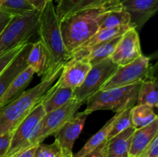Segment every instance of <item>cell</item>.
Returning a JSON list of instances; mask_svg holds the SVG:
<instances>
[{
  "mask_svg": "<svg viewBox=\"0 0 158 157\" xmlns=\"http://www.w3.org/2000/svg\"><path fill=\"white\" fill-rule=\"evenodd\" d=\"M63 65L49 69L39 84L26 90L19 97L0 108V135L14 131L38 104L43 103L49 89L61 75Z\"/></svg>",
  "mask_w": 158,
  "mask_h": 157,
  "instance_id": "obj_1",
  "label": "cell"
},
{
  "mask_svg": "<svg viewBox=\"0 0 158 157\" xmlns=\"http://www.w3.org/2000/svg\"><path fill=\"white\" fill-rule=\"evenodd\" d=\"M121 7L120 0H114L103 6L80 11L60 21L63 42L69 55L100 29L105 14Z\"/></svg>",
  "mask_w": 158,
  "mask_h": 157,
  "instance_id": "obj_2",
  "label": "cell"
},
{
  "mask_svg": "<svg viewBox=\"0 0 158 157\" xmlns=\"http://www.w3.org/2000/svg\"><path fill=\"white\" fill-rule=\"evenodd\" d=\"M39 41L49 57V69L64 65L70 58L63 42L60 19L53 0H49L41 11L38 21Z\"/></svg>",
  "mask_w": 158,
  "mask_h": 157,
  "instance_id": "obj_3",
  "label": "cell"
},
{
  "mask_svg": "<svg viewBox=\"0 0 158 157\" xmlns=\"http://www.w3.org/2000/svg\"><path fill=\"white\" fill-rule=\"evenodd\" d=\"M40 11L13 15L0 34V55L20 45L34 42L38 35Z\"/></svg>",
  "mask_w": 158,
  "mask_h": 157,
  "instance_id": "obj_4",
  "label": "cell"
},
{
  "mask_svg": "<svg viewBox=\"0 0 158 157\" xmlns=\"http://www.w3.org/2000/svg\"><path fill=\"white\" fill-rule=\"evenodd\" d=\"M143 82L108 90H100L87 100L85 112L89 115L97 110H112L120 112L137 103L139 90Z\"/></svg>",
  "mask_w": 158,
  "mask_h": 157,
  "instance_id": "obj_5",
  "label": "cell"
},
{
  "mask_svg": "<svg viewBox=\"0 0 158 157\" xmlns=\"http://www.w3.org/2000/svg\"><path fill=\"white\" fill-rule=\"evenodd\" d=\"M83 103L71 98L61 107L46 113L35 128L29 143V147L42 143L45 139L52 135L77 112Z\"/></svg>",
  "mask_w": 158,
  "mask_h": 157,
  "instance_id": "obj_6",
  "label": "cell"
},
{
  "mask_svg": "<svg viewBox=\"0 0 158 157\" xmlns=\"http://www.w3.org/2000/svg\"><path fill=\"white\" fill-rule=\"evenodd\" d=\"M154 77V69L150 63V58L142 55L129 64L118 66L115 73L103 85L100 90L123 87L146 81Z\"/></svg>",
  "mask_w": 158,
  "mask_h": 157,
  "instance_id": "obj_7",
  "label": "cell"
},
{
  "mask_svg": "<svg viewBox=\"0 0 158 157\" xmlns=\"http://www.w3.org/2000/svg\"><path fill=\"white\" fill-rule=\"evenodd\" d=\"M118 69V66L110 58L93 65L81 86L73 91V97L84 103L101 89Z\"/></svg>",
  "mask_w": 158,
  "mask_h": 157,
  "instance_id": "obj_8",
  "label": "cell"
},
{
  "mask_svg": "<svg viewBox=\"0 0 158 157\" xmlns=\"http://www.w3.org/2000/svg\"><path fill=\"white\" fill-rule=\"evenodd\" d=\"M45 115L46 112L41 103L37 105L30 113L18 125L13 131L10 146L6 157H10L19 151L29 147V143L32 134L40 120Z\"/></svg>",
  "mask_w": 158,
  "mask_h": 157,
  "instance_id": "obj_9",
  "label": "cell"
},
{
  "mask_svg": "<svg viewBox=\"0 0 158 157\" xmlns=\"http://www.w3.org/2000/svg\"><path fill=\"white\" fill-rule=\"evenodd\" d=\"M85 111L76 112L54 133L55 141L61 148L66 156L73 155V147L75 141L81 133L88 116Z\"/></svg>",
  "mask_w": 158,
  "mask_h": 157,
  "instance_id": "obj_10",
  "label": "cell"
},
{
  "mask_svg": "<svg viewBox=\"0 0 158 157\" xmlns=\"http://www.w3.org/2000/svg\"><path fill=\"white\" fill-rule=\"evenodd\" d=\"M142 55L138 32L135 28H131L122 35L110 58L118 66H123Z\"/></svg>",
  "mask_w": 158,
  "mask_h": 157,
  "instance_id": "obj_11",
  "label": "cell"
},
{
  "mask_svg": "<svg viewBox=\"0 0 158 157\" xmlns=\"http://www.w3.org/2000/svg\"><path fill=\"white\" fill-rule=\"evenodd\" d=\"M92 65L86 58H69L64 65L59 77V86L75 90L81 86L90 70Z\"/></svg>",
  "mask_w": 158,
  "mask_h": 157,
  "instance_id": "obj_12",
  "label": "cell"
},
{
  "mask_svg": "<svg viewBox=\"0 0 158 157\" xmlns=\"http://www.w3.org/2000/svg\"><path fill=\"white\" fill-rule=\"evenodd\" d=\"M123 9L131 15V24L141 29L157 12L158 0H120Z\"/></svg>",
  "mask_w": 158,
  "mask_h": 157,
  "instance_id": "obj_13",
  "label": "cell"
},
{
  "mask_svg": "<svg viewBox=\"0 0 158 157\" xmlns=\"http://www.w3.org/2000/svg\"><path fill=\"white\" fill-rule=\"evenodd\" d=\"M131 28L135 27L132 24H130L127 26H118V27L110 28V29H99L89 39L86 40L81 46L73 51L70 53L69 58L80 59V58H85L86 54L91 49L103 42L110 41L117 37L121 36L124 32H126L128 29H131Z\"/></svg>",
  "mask_w": 158,
  "mask_h": 157,
  "instance_id": "obj_14",
  "label": "cell"
},
{
  "mask_svg": "<svg viewBox=\"0 0 158 157\" xmlns=\"http://www.w3.org/2000/svg\"><path fill=\"white\" fill-rule=\"evenodd\" d=\"M33 42H28L23 46L16 56L0 74V97L7 89L9 85L27 67V57Z\"/></svg>",
  "mask_w": 158,
  "mask_h": 157,
  "instance_id": "obj_15",
  "label": "cell"
},
{
  "mask_svg": "<svg viewBox=\"0 0 158 157\" xmlns=\"http://www.w3.org/2000/svg\"><path fill=\"white\" fill-rule=\"evenodd\" d=\"M157 135L158 119L148 126L135 129L131 139L128 157H140Z\"/></svg>",
  "mask_w": 158,
  "mask_h": 157,
  "instance_id": "obj_16",
  "label": "cell"
},
{
  "mask_svg": "<svg viewBox=\"0 0 158 157\" xmlns=\"http://www.w3.org/2000/svg\"><path fill=\"white\" fill-rule=\"evenodd\" d=\"M114 0H55L56 10L60 21L69 15L85 10L103 6Z\"/></svg>",
  "mask_w": 158,
  "mask_h": 157,
  "instance_id": "obj_17",
  "label": "cell"
},
{
  "mask_svg": "<svg viewBox=\"0 0 158 157\" xmlns=\"http://www.w3.org/2000/svg\"><path fill=\"white\" fill-rule=\"evenodd\" d=\"M134 127H130L117 134L104 145L105 157H128Z\"/></svg>",
  "mask_w": 158,
  "mask_h": 157,
  "instance_id": "obj_18",
  "label": "cell"
},
{
  "mask_svg": "<svg viewBox=\"0 0 158 157\" xmlns=\"http://www.w3.org/2000/svg\"><path fill=\"white\" fill-rule=\"evenodd\" d=\"M34 74L35 72L29 66L20 72L0 97V108L9 104L22 95L30 83Z\"/></svg>",
  "mask_w": 158,
  "mask_h": 157,
  "instance_id": "obj_19",
  "label": "cell"
},
{
  "mask_svg": "<svg viewBox=\"0 0 158 157\" xmlns=\"http://www.w3.org/2000/svg\"><path fill=\"white\" fill-rule=\"evenodd\" d=\"M73 89L66 87H60L57 79L53 86L49 89L46 93V99L42 103L46 114L66 104L71 98H73Z\"/></svg>",
  "mask_w": 158,
  "mask_h": 157,
  "instance_id": "obj_20",
  "label": "cell"
},
{
  "mask_svg": "<svg viewBox=\"0 0 158 157\" xmlns=\"http://www.w3.org/2000/svg\"><path fill=\"white\" fill-rule=\"evenodd\" d=\"M27 66L43 77L49 70V57L40 41L34 42L27 57Z\"/></svg>",
  "mask_w": 158,
  "mask_h": 157,
  "instance_id": "obj_21",
  "label": "cell"
},
{
  "mask_svg": "<svg viewBox=\"0 0 158 157\" xmlns=\"http://www.w3.org/2000/svg\"><path fill=\"white\" fill-rule=\"evenodd\" d=\"M158 85L155 77L143 81L140 86L137 97V105H145L157 108L158 105Z\"/></svg>",
  "mask_w": 158,
  "mask_h": 157,
  "instance_id": "obj_22",
  "label": "cell"
},
{
  "mask_svg": "<svg viewBox=\"0 0 158 157\" xmlns=\"http://www.w3.org/2000/svg\"><path fill=\"white\" fill-rule=\"evenodd\" d=\"M114 119H115V115L112 117L110 120H108L106 124L86 142V144L83 146V148L77 153L73 155V157H83V155L89 153L93 150L97 149L98 146H101L102 144L106 143L108 132L110 129Z\"/></svg>",
  "mask_w": 158,
  "mask_h": 157,
  "instance_id": "obj_23",
  "label": "cell"
},
{
  "mask_svg": "<svg viewBox=\"0 0 158 157\" xmlns=\"http://www.w3.org/2000/svg\"><path fill=\"white\" fill-rule=\"evenodd\" d=\"M131 119L133 126L137 129L148 126L157 119V115L154 112V108L145 105H136L131 108Z\"/></svg>",
  "mask_w": 158,
  "mask_h": 157,
  "instance_id": "obj_24",
  "label": "cell"
},
{
  "mask_svg": "<svg viewBox=\"0 0 158 157\" xmlns=\"http://www.w3.org/2000/svg\"><path fill=\"white\" fill-rule=\"evenodd\" d=\"M122 36V35H121ZM121 36L117 37L110 41L106 42L95 46L88 52L85 58L89 62L91 65H94L106 58H110L115 49Z\"/></svg>",
  "mask_w": 158,
  "mask_h": 157,
  "instance_id": "obj_25",
  "label": "cell"
},
{
  "mask_svg": "<svg viewBox=\"0 0 158 157\" xmlns=\"http://www.w3.org/2000/svg\"><path fill=\"white\" fill-rule=\"evenodd\" d=\"M131 24V15L123 9H114L105 14L100 22V29H110Z\"/></svg>",
  "mask_w": 158,
  "mask_h": 157,
  "instance_id": "obj_26",
  "label": "cell"
},
{
  "mask_svg": "<svg viewBox=\"0 0 158 157\" xmlns=\"http://www.w3.org/2000/svg\"><path fill=\"white\" fill-rule=\"evenodd\" d=\"M131 108H128L121 112H117L110 129L108 132L106 141L117 135V134L126 130L128 128L134 127L131 119Z\"/></svg>",
  "mask_w": 158,
  "mask_h": 157,
  "instance_id": "obj_27",
  "label": "cell"
},
{
  "mask_svg": "<svg viewBox=\"0 0 158 157\" xmlns=\"http://www.w3.org/2000/svg\"><path fill=\"white\" fill-rule=\"evenodd\" d=\"M34 10L36 9L26 0H0V11L12 15H20Z\"/></svg>",
  "mask_w": 158,
  "mask_h": 157,
  "instance_id": "obj_28",
  "label": "cell"
},
{
  "mask_svg": "<svg viewBox=\"0 0 158 157\" xmlns=\"http://www.w3.org/2000/svg\"><path fill=\"white\" fill-rule=\"evenodd\" d=\"M61 151V148L56 142L52 144L40 143L35 148L34 157H56V155Z\"/></svg>",
  "mask_w": 158,
  "mask_h": 157,
  "instance_id": "obj_29",
  "label": "cell"
},
{
  "mask_svg": "<svg viewBox=\"0 0 158 157\" xmlns=\"http://www.w3.org/2000/svg\"><path fill=\"white\" fill-rule=\"evenodd\" d=\"M26 44H23L20 45V46H16V47H15L14 49H11V50L8 51V52L0 55V74H1L2 72V71L7 67L8 65L12 61V59L16 56L17 54L19 52V51L23 49V46Z\"/></svg>",
  "mask_w": 158,
  "mask_h": 157,
  "instance_id": "obj_30",
  "label": "cell"
},
{
  "mask_svg": "<svg viewBox=\"0 0 158 157\" xmlns=\"http://www.w3.org/2000/svg\"><path fill=\"white\" fill-rule=\"evenodd\" d=\"M12 134L13 131H9L0 135V157H6L10 146Z\"/></svg>",
  "mask_w": 158,
  "mask_h": 157,
  "instance_id": "obj_31",
  "label": "cell"
},
{
  "mask_svg": "<svg viewBox=\"0 0 158 157\" xmlns=\"http://www.w3.org/2000/svg\"><path fill=\"white\" fill-rule=\"evenodd\" d=\"M140 157H158V135L154 137Z\"/></svg>",
  "mask_w": 158,
  "mask_h": 157,
  "instance_id": "obj_32",
  "label": "cell"
},
{
  "mask_svg": "<svg viewBox=\"0 0 158 157\" xmlns=\"http://www.w3.org/2000/svg\"><path fill=\"white\" fill-rule=\"evenodd\" d=\"M37 146H30L26 149H22L16 153L13 154L10 157H34V153H35V148Z\"/></svg>",
  "mask_w": 158,
  "mask_h": 157,
  "instance_id": "obj_33",
  "label": "cell"
},
{
  "mask_svg": "<svg viewBox=\"0 0 158 157\" xmlns=\"http://www.w3.org/2000/svg\"><path fill=\"white\" fill-rule=\"evenodd\" d=\"M13 15L0 11V34Z\"/></svg>",
  "mask_w": 158,
  "mask_h": 157,
  "instance_id": "obj_34",
  "label": "cell"
},
{
  "mask_svg": "<svg viewBox=\"0 0 158 157\" xmlns=\"http://www.w3.org/2000/svg\"><path fill=\"white\" fill-rule=\"evenodd\" d=\"M104 145L105 143H103V144H102L101 146H98L97 149L93 150L92 152H90L89 153L83 155V157H105Z\"/></svg>",
  "mask_w": 158,
  "mask_h": 157,
  "instance_id": "obj_35",
  "label": "cell"
},
{
  "mask_svg": "<svg viewBox=\"0 0 158 157\" xmlns=\"http://www.w3.org/2000/svg\"><path fill=\"white\" fill-rule=\"evenodd\" d=\"M32 7L38 11H41L46 3L49 0H26Z\"/></svg>",
  "mask_w": 158,
  "mask_h": 157,
  "instance_id": "obj_36",
  "label": "cell"
},
{
  "mask_svg": "<svg viewBox=\"0 0 158 157\" xmlns=\"http://www.w3.org/2000/svg\"><path fill=\"white\" fill-rule=\"evenodd\" d=\"M56 157H66V156L64 155V153H63V152H62V150H61L60 152H59L58 154H57L56 155Z\"/></svg>",
  "mask_w": 158,
  "mask_h": 157,
  "instance_id": "obj_37",
  "label": "cell"
},
{
  "mask_svg": "<svg viewBox=\"0 0 158 157\" xmlns=\"http://www.w3.org/2000/svg\"><path fill=\"white\" fill-rule=\"evenodd\" d=\"M73 155H68V156H66V157H73Z\"/></svg>",
  "mask_w": 158,
  "mask_h": 157,
  "instance_id": "obj_38",
  "label": "cell"
}]
</instances>
